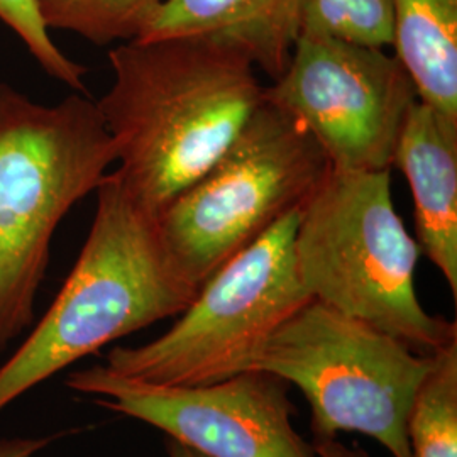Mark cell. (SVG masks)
<instances>
[{"instance_id":"e0dca14e","label":"cell","mask_w":457,"mask_h":457,"mask_svg":"<svg viewBox=\"0 0 457 457\" xmlns=\"http://www.w3.org/2000/svg\"><path fill=\"white\" fill-rule=\"evenodd\" d=\"M60 436H63V434L48 436V437H41V439H28V437L2 439L0 441V457H34L51 442L56 441Z\"/></svg>"},{"instance_id":"30bf717a","label":"cell","mask_w":457,"mask_h":457,"mask_svg":"<svg viewBox=\"0 0 457 457\" xmlns=\"http://www.w3.org/2000/svg\"><path fill=\"white\" fill-rule=\"evenodd\" d=\"M392 166L409 181L420 253L457 298V120L417 100L400 132Z\"/></svg>"},{"instance_id":"8992f818","label":"cell","mask_w":457,"mask_h":457,"mask_svg":"<svg viewBox=\"0 0 457 457\" xmlns=\"http://www.w3.org/2000/svg\"><path fill=\"white\" fill-rule=\"evenodd\" d=\"M432 360L311 298L268 337L249 370L300 388L311 405L313 441L360 432L393 457H411L407 419Z\"/></svg>"},{"instance_id":"d6986e66","label":"cell","mask_w":457,"mask_h":457,"mask_svg":"<svg viewBox=\"0 0 457 457\" xmlns=\"http://www.w3.org/2000/svg\"><path fill=\"white\" fill-rule=\"evenodd\" d=\"M166 453H168V457H207L200 454L195 449L171 439V437L166 439Z\"/></svg>"},{"instance_id":"52a82bcc","label":"cell","mask_w":457,"mask_h":457,"mask_svg":"<svg viewBox=\"0 0 457 457\" xmlns=\"http://www.w3.org/2000/svg\"><path fill=\"white\" fill-rule=\"evenodd\" d=\"M298 211L219 268L162 337L114 347L107 368L163 386H204L247 371L268 337L311 295L294 258Z\"/></svg>"},{"instance_id":"6da1fadb","label":"cell","mask_w":457,"mask_h":457,"mask_svg":"<svg viewBox=\"0 0 457 457\" xmlns=\"http://www.w3.org/2000/svg\"><path fill=\"white\" fill-rule=\"evenodd\" d=\"M114 80L97 104L114 173L160 215L198 180L264 102L245 49L215 36L132 39L109 51Z\"/></svg>"},{"instance_id":"9c48e42d","label":"cell","mask_w":457,"mask_h":457,"mask_svg":"<svg viewBox=\"0 0 457 457\" xmlns=\"http://www.w3.org/2000/svg\"><path fill=\"white\" fill-rule=\"evenodd\" d=\"M65 383L204 456L315 457L295 430L290 383L268 371L249 370L204 386H163L98 364L68 375Z\"/></svg>"},{"instance_id":"8fae6325","label":"cell","mask_w":457,"mask_h":457,"mask_svg":"<svg viewBox=\"0 0 457 457\" xmlns=\"http://www.w3.org/2000/svg\"><path fill=\"white\" fill-rule=\"evenodd\" d=\"M302 31V0H163L136 39L215 36L277 80Z\"/></svg>"},{"instance_id":"7a4b0ae2","label":"cell","mask_w":457,"mask_h":457,"mask_svg":"<svg viewBox=\"0 0 457 457\" xmlns=\"http://www.w3.org/2000/svg\"><path fill=\"white\" fill-rule=\"evenodd\" d=\"M80 256L45 317L0 366V413L24 393L107 344L177 317L198 294L173 262L158 226L107 173Z\"/></svg>"},{"instance_id":"4fadbf2b","label":"cell","mask_w":457,"mask_h":457,"mask_svg":"<svg viewBox=\"0 0 457 457\" xmlns=\"http://www.w3.org/2000/svg\"><path fill=\"white\" fill-rule=\"evenodd\" d=\"M411 457H457V341L434 354L407 419Z\"/></svg>"},{"instance_id":"277c9868","label":"cell","mask_w":457,"mask_h":457,"mask_svg":"<svg viewBox=\"0 0 457 457\" xmlns=\"http://www.w3.org/2000/svg\"><path fill=\"white\" fill-rule=\"evenodd\" d=\"M420 254L393 205L390 170H332L298 211L295 268L311 298L434 356L456 343L457 324L420 303Z\"/></svg>"},{"instance_id":"ba28073f","label":"cell","mask_w":457,"mask_h":457,"mask_svg":"<svg viewBox=\"0 0 457 457\" xmlns=\"http://www.w3.org/2000/svg\"><path fill=\"white\" fill-rule=\"evenodd\" d=\"M264 100L294 115L334 171L392 170L410 109L409 73L385 48L300 33L288 66Z\"/></svg>"},{"instance_id":"3957f363","label":"cell","mask_w":457,"mask_h":457,"mask_svg":"<svg viewBox=\"0 0 457 457\" xmlns=\"http://www.w3.org/2000/svg\"><path fill=\"white\" fill-rule=\"evenodd\" d=\"M114 163L90 96L48 105L0 83V354L33 324L60 222Z\"/></svg>"},{"instance_id":"5b68a950","label":"cell","mask_w":457,"mask_h":457,"mask_svg":"<svg viewBox=\"0 0 457 457\" xmlns=\"http://www.w3.org/2000/svg\"><path fill=\"white\" fill-rule=\"evenodd\" d=\"M330 171L311 132L264 100L220 158L158 215L164 245L200 290L278 220L300 211Z\"/></svg>"},{"instance_id":"7c38bea8","label":"cell","mask_w":457,"mask_h":457,"mask_svg":"<svg viewBox=\"0 0 457 457\" xmlns=\"http://www.w3.org/2000/svg\"><path fill=\"white\" fill-rule=\"evenodd\" d=\"M395 58L419 100L457 120V0H392Z\"/></svg>"},{"instance_id":"ac0fdd59","label":"cell","mask_w":457,"mask_h":457,"mask_svg":"<svg viewBox=\"0 0 457 457\" xmlns=\"http://www.w3.org/2000/svg\"><path fill=\"white\" fill-rule=\"evenodd\" d=\"M312 447L317 457H370L360 445H345L337 437L313 441Z\"/></svg>"},{"instance_id":"9a60e30c","label":"cell","mask_w":457,"mask_h":457,"mask_svg":"<svg viewBox=\"0 0 457 457\" xmlns=\"http://www.w3.org/2000/svg\"><path fill=\"white\" fill-rule=\"evenodd\" d=\"M300 33L371 48L392 46V0H302Z\"/></svg>"},{"instance_id":"5bb4252c","label":"cell","mask_w":457,"mask_h":457,"mask_svg":"<svg viewBox=\"0 0 457 457\" xmlns=\"http://www.w3.org/2000/svg\"><path fill=\"white\" fill-rule=\"evenodd\" d=\"M45 26L109 46L145 31L163 0H34Z\"/></svg>"},{"instance_id":"2e32d148","label":"cell","mask_w":457,"mask_h":457,"mask_svg":"<svg viewBox=\"0 0 457 457\" xmlns=\"http://www.w3.org/2000/svg\"><path fill=\"white\" fill-rule=\"evenodd\" d=\"M0 21L19 36L36 63L48 77L63 83L77 94L88 96L85 85L87 68L68 58L54 45L34 0H0Z\"/></svg>"}]
</instances>
